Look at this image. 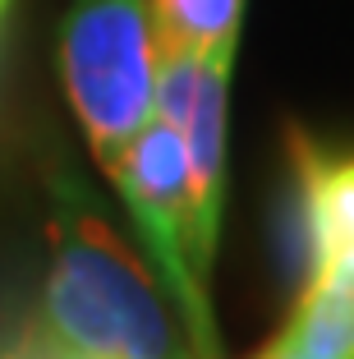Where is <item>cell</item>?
I'll return each mask as SVG.
<instances>
[{
  "instance_id": "6",
  "label": "cell",
  "mask_w": 354,
  "mask_h": 359,
  "mask_svg": "<svg viewBox=\"0 0 354 359\" xmlns=\"http://www.w3.org/2000/svg\"><path fill=\"white\" fill-rule=\"evenodd\" d=\"M244 5L249 0H152L156 42L184 46L193 55L240 51Z\"/></svg>"
},
{
  "instance_id": "1",
  "label": "cell",
  "mask_w": 354,
  "mask_h": 359,
  "mask_svg": "<svg viewBox=\"0 0 354 359\" xmlns=\"http://www.w3.org/2000/svg\"><path fill=\"white\" fill-rule=\"evenodd\" d=\"M46 189L51 267L37 323L83 359H193L161 299V281L106 222L97 194L74 166L60 161Z\"/></svg>"
},
{
  "instance_id": "9",
  "label": "cell",
  "mask_w": 354,
  "mask_h": 359,
  "mask_svg": "<svg viewBox=\"0 0 354 359\" xmlns=\"http://www.w3.org/2000/svg\"><path fill=\"white\" fill-rule=\"evenodd\" d=\"M10 10H14V0H0V32H5V23H10Z\"/></svg>"
},
{
  "instance_id": "8",
  "label": "cell",
  "mask_w": 354,
  "mask_h": 359,
  "mask_svg": "<svg viewBox=\"0 0 354 359\" xmlns=\"http://www.w3.org/2000/svg\"><path fill=\"white\" fill-rule=\"evenodd\" d=\"M253 359H341V355H318V350H308V346H299V341H290V337L276 332V337H271Z\"/></svg>"
},
{
  "instance_id": "4",
  "label": "cell",
  "mask_w": 354,
  "mask_h": 359,
  "mask_svg": "<svg viewBox=\"0 0 354 359\" xmlns=\"http://www.w3.org/2000/svg\"><path fill=\"white\" fill-rule=\"evenodd\" d=\"M290 267L299 285L327 267H354V152L290 129Z\"/></svg>"
},
{
  "instance_id": "3",
  "label": "cell",
  "mask_w": 354,
  "mask_h": 359,
  "mask_svg": "<svg viewBox=\"0 0 354 359\" xmlns=\"http://www.w3.org/2000/svg\"><path fill=\"white\" fill-rule=\"evenodd\" d=\"M111 180L125 198L134 231L143 240L152 272L161 290L170 295L184 327L189 355L193 359H221V337L212 318L207 281L198 276L189 258V166H184V138L175 125L147 116V125L134 134L125 157L111 166Z\"/></svg>"
},
{
  "instance_id": "7",
  "label": "cell",
  "mask_w": 354,
  "mask_h": 359,
  "mask_svg": "<svg viewBox=\"0 0 354 359\" xmlns=\"http://www.w3.org/2000/svg\"><path fill=\"white\" fill-rule=\"evenodd\" d=\"M0 359H83V355H74L69 346H60L42 323H28L23 332H14V337L0 346Z\"/></svg>"
},
{
  "instance_id": "2",
  "label": "cell",
  "mask_w": 354,
  "mask_h": 359,
  "mask_svg": "<svg viewBox=\"0 0 354 359\" xmlns=\"http://www.w3.org/2000/svg\"><path fill=\"white\" fill-rule=\"evenodd\" d=\"M60 83L97 166L111 175L152 116V0H74L60 23Z\"/></svg>"
},
{
  "instance_id": "5",
  "label": "cell",
  "mask_w": 354,
  "mask_h": 359,
  "mask_svg": "<svg viewBox=\"0 0 354 359\" xmlns=\"http://www.w3.org/2000/svg\"><path fill=\"white\" fill-rule=\"evenodd\" d=\"M235 51L203 55V74L189 102V116L179 125L184 138V166H189V258L198 276H212L221 235V208H226V97Z\"/></svg>"
}]
</instances>
